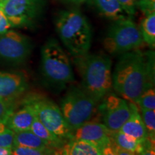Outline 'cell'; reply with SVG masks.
<instances>
[{
	"instance_id": "1",
	"label": "cell",
	"mask_w": 155,
	"mask_h": 155,
	"mask_svg": "<svg viewBox=\"0 0 155 155\" xmlns=\"http://www.w3.org/2000/svg\"><path fill=\"white\" fill-rule=\"evenodd\" d=\"M147 87L144 54L138 49L121 54L112 72V88L125 100L137 105Z\"/></svg>"
},
{
	"instance_id": "2",
	"label": "cell",
	"mask_w": 155,
	"mask_h": 155,
	"mask_svg": "<svg viewBox=\"0 0 155 155\" xmlns=\"http://www.w3.org/2000/svg\"><path fill=\"white\" fill-rule=\"evenodd\" d=\"M73 62L81 80V87L99 103L112 89V61L104 53H88L74 56Z\"/></svg>"
},
{
	"instance_id": "3",
	"label": "cell",
	"mask_w": 155,
	"mask_h": 155,
	"mask_svg": "<svg viewBox=\"0 0 155 155\" xmlns=\"http://www.w3.org/2000/svg\"><path fill=\"white\" fill-rule=\"evenodd\" d=\"M55 28L71 55L88 53L91 46L92 29L86 17L78 9L60 12L55 19Z\"/></svg>"
},
{
	"instance_id": "4",
	"label": "cell",
	"mask_w": 155,
	"mask_h": 155,
	"mask_svg": "<svg viewBox=\"0 0 155 155\" xmlns=\"http://www.w3.org/2000/svg\"><path fill=\"white\" fill-rule=\"evenodd\" d=\"M41 73L47 84L62 90L75 77L68 55L55 39H49L41 48Z\"/></svg>"
},
{
	"instance_id": "5",
	"label": "cell",
	"mask_w": 155,
	"mask_h": 155,
	"mask_svg": "<svg viewBox=\"0 0 155 155\" xmlns=\"http://www.w3.org/2000/svg\"><path fill=\"white\" fill-rule=\"evenodd\" d=\"M98 104L82 87L73 86L61 98L60 108L67 124L73 131L95 116Z\"/></svg>"
},
{
	"instance_id": "6",
	"label": "cell",
	"mask_w": 155,
	"mask_h": 155,
	"mask_svg": "<svg viewBox=\"0 0 155 155\" xmlns=\"http://www.w3.org/2000/svg\"><path fill=\"white\" fill-rule=\"evenodd\" d=\"M144 42L140 29L128 17L114 21L108 30L103 45L108 53L121 55L138 49Z\"/></svg>"
},
{
	"instance_id": "7",
	"label": "cell",
	"mask_w": 155,
	"mask_h": 155,
	"mask_svg": "<svg viewBox=\"0 0 155 155\" xmlns=\"http://www.w3.org/2000/svg\"><path fill=\"white\" fill-rule=\"evenodd\" d=\"M22 101L32 107L37 119L48 130L65 141L72 139L73 131L64 119L61 108L53 101L39 96H28Z\"/></svg>"
},
{
	"instance_id": "8",
	"label": "cell",
	"mask_w": 155,
	"mask_h": 155,
	"mask_svg": "<svg viewBox=\"0 0 155 155\" xmlns=\"http://www.w3.org/2000/svg\"><path fill=\"white\" fill-rule=\"evenodd\" d=\"M44 4L43 0H8L0 7L12 28H30L42 15Z\"/></svg>"
},
{
	"instance_id": "9",
	"label": "cell",
	"mask_w": 155,
	"mask_h": 155,
	"mask_svg": "<svg viewBox=\"0 0 155 155\" xmlns=\"http://www.w3.org/2000/svg\"><path fill=\"white\" fill-rule=\"evenodd\" d=\"M98 104L97 113L106 127L111 131H118L122 125L130 117L132 106L124 98H121L114 94L106 95ZM99 102V103H100Z\"/></svg>"
},
{
	"instance_id": "10",
	"label": "cell",
	"mask_w": 155,
	"mask_h": 155,
	"mask_svg": "<svg viewBox=\"0 0 155 155\" xmlns=\"http://www.w3.org/2000/svg\"><path fill=\"white\" fill-rule=\"evenodd\" d=\"M32 42L28 37L15 30L0 35V61L11 65L24 63L32 53Z\"/></svg>"
},
{
	"instance_id": "11",
	"label": "cell",
	"mask_w": 155,
	"mask_h": 155,
	"mask_svg": "<svg viewBox=\"0 0 155 155\" xmlns=\"http://www.w3.org/2000/svg\"><path fill=\"white\" fill-rule=\"evenodd\" d=\"M98 118V116H94L91 119L75 129L73 131L71 139L88 141L96 145L101 151L109 146L113 141L112 134L114 131H110Z\"/></svg>"
},
{
	"instance_id": "12",
	"label": "cell",
	"mask_w": 155,
	"mask_h": 155,
	"mask_svg": "<svg viewBox=\"0 0 155 155\" xmlns=\"http://www.w3.org/2000/svg\"><path fill=\"white\" fill-rule=\"evenodd\" d=\"M28 88V81L25 74L0 71V98L17 99Z\"/></svg>"
},
{
	"instance_id": "13",
	"label": "cell",
	"mask_w": 155,
	"mask_h": 155,
	"mask_svg": "<svg viewBox=\"0 0 155 155\" xmlns=\"http://www.w3.org/2000/svg\"><path fill=\"white\" fill-rule=\"evenodd\" d=\"M35 118V114L32 107L22 101L20 106L17 105L6 119V122L14 132H18L30 130Z\"/></svg>"
},
{
	"instance_id": "14",
	"label": "cell",
	"mask_w": 155,
	"mask_h": 155,
	"mask_svg": "<svg viewBox=\"0 0 155 155\" xmlns=\"http://www.w3.org/2000/svg\"><path fill=\"white\" fill-rule=\"evenodd\" d=\"M100 15L113 21L129 17L117 0H86Z\"/></svg>"
},
{
	"instance_id": "15",
	"label": "cell",
	"mask_w": 155,
	"mask_h": 155,
	"mask_svg": "<svg viewBox=\"0 0 155 155\" xmlns=\"http://www.w3.org/2000/svg\"><path fill=\"white\" fill-rule=\"evenodd\" d=\"M119 131L141 141L148 138V133L136 104H134L130 117L122 125Z\"/></svg>"
},
{
	"instance_id": "16",
	"label": "cell",
	"mask_w": 155,
	"mask_h": 155,
	"mask_svg": "<svg viewBox=\"0 0 155 155\" xmlns=\"http://www.w3.org/2000/svg\"><path fill=\"white\" fill-rule=\"evenodd\" d=\"M65 155H103L101 150L96 145L83 140L71 139L65 143L61 150Z\"/></svg>"
},
{
	"instance_id": "17",
	"label": "cell",
	"mask_w": 155,
	"mask_h": 155,
	"mask_svg": "<svg viewBox=\"0 0 155 155\" xmlns=\"http://www.w3.org/2000/svg\"><path fill=\"white\" fill-rule=\"evenodd\" d=\"M30 130L47 144L50 148L55 150L61 154V150L65 144V140L58 137V136L50 131L39 120L35 118L30 127Z\"/></svg>"
},
{
	"instance_id": "18",
	"label": "cell",
	"mask_w": 155,
	"mask_h": 155,
	"mask_svg": "<svg viewBox=\"0 0 155 155\" xmlns=\"http://www.w3.org/2000/svg\"><path fill=\"white\" fill-rule=\"evenodd\" d=\"M14 146H20L40 150H53L47 146V144L30 130L15 132Z\"/></svg>"
},
{
	"instance_id": "19",
	"label": "cell",
	"mask_w": 155,
	"mask_h": 155,
	"mask_svg": "<svg viewBox=\"0 0 155 155\" xmlns=\"http://www.w3.org/2000/svg\"><path fill=\"white\" fill-rule=\"evenodd\" d=\"M141 34L143 40L149 47L154 49L155 46V12L146 15L141 25Z\"/></svg>"
},
{
	"instance_id": "20",
	"label": "cell",
	"mask_w": 155,
	"mask_h": 155,
	"mask_svg": "<svg viewBox=\"0 0 155 155\" xmlns=\"http://www.w3.org/2000/svg\"><path fill=\"white\" fill-rule=\"evenodd\" d=\"M141 116L148 133L149 138L154 140L155 109H141Z\"/></svg>"
},
{
	"instance_id": "21",
	"label": "cell",
	"mask_w": 155,
	"mask_h": 155,
	"mask_svg": "<svg viewBox=\"0 0 155 155\" xmlns=\"http://www.w3.org/2000/svg\"><path fill=\"white\" fill-rule=\"evenodd\" d=\"M15 134L7 124L6 120L0 121V147L12 148L14 146Z\"/></svg>"
},
{
	"instance_id": "22",
	"label": "cell",
	"mask_w": 155,
	"mask_h": 155,
	"mask_svg": "<svg viewBox=\"0 0 155 155\" xmlns=\"http://www.w3.org/2000/svg\"><path fill=\"white\" fill-rule=\"evenodd\" d=\"M140 109H155V90L154 87L144 89L137 104Z\"/></svg>"
},
{
	"instance_id": "23",
	"label": "cell",
	"mask_w": 155,
	"mask_h": 155,
	"mask_svg": "<svg viewBox=\"0 0 155 155\" xmlns=\"http://www.w3.org/2000/svg\"><path fill=\"white\" fill-rule=\"evenodd\" d=\"M58 152L55 150H40V149L30 148L20 146H13V155H45L57 154Z\"/></svg>"
},
{
	"instance_id": "24",
	"label": "cell",
	"mask_w": 155,
	"mask_h": 155,
	"mask_svg": "<svg viewBox=\"0 0 155 155\" xmlns=\"http://www.w3.org/2000/svg\"><path fill=\"white\" fill-rule=\"evenodd\" d=\"M16 101L17 99L0 98V121L6 120L11 112L17 107Z\"/></svg>"
},
{
	"instance_id": "25",
	"label": "cell",
	"mask_w": 155,
	"mask_h": 155,
	"mask_svg": "<svg viewBox=\"0 0 155 155\" xmlns=\"http://www.w3.org/2000/svg\"><path fill=\"white\" fill-rule=\"evenodd\" d=\"M143 12L146 15L154 12L155 0H140L138 3H136Z\"/></svg>"
},
{
	"instance_id": "26",
	"label": "cell",
	"mask_w": 155,
	"mask_h": 155,
	"mask_svg": "<svg viewBox=\"0 0 155 155\" xmlns=\"http://www.w3.org/2000/svg\"><path fill=\"white\" fill-rule=\"evenodd\" d=\"M122 6L126 12L129 17L133 16L136 12V2L135 0H117Z\"/></svg>"
},
{
	"instance_id": "27",
	"label": "cell",
	"mask_w": 155,
	"mask_h": 155,
	"mask_svg": "<svg viewBox=\"0 0 155 155\" xmlns=\"http://www.w3.org/2000/svg\"><path fill=\"white\" fill-rule=\"evenodd\" d=\"M12 25L6 17V15L2 9L0 7V35L5 33L6 32L10 30Z\"/></svg>"
},
{
	"instance_id": "28",
	"label": "cell",
	"mask_w": 155,
	"mask_h": 155,
	"mask_svg": "<svg viewBox=\"0 0 155 155\" xmlns=\"http://www.w3.org/2000/svg\"><path fill=\"white\" fill-rule=\"evenodd\" d=\"M0 155H12V148L0 147Z\"/></svg>"
},
{
	"instance_id": "29",
	"label": "cell",
	"mask_w": 155,
	"mask_h": 155,
	"mask_svg": "<svg viewBox=\"0 0 155 155\" xmlns=\"http://www.w3.org/2000/svg\"><path fill=\"white\" fill-rule=\"evenodd\" d=\"M65 1L72 4H75V5H81V4H83L85 2H86V0H65Z\"/></svg>"
},
{
	"instance_id": "30",
	"label": "cell",
	"mask_w": 155,
	"mask_h": 155,
	"mask_svg": "<svg viewBox=\"0 0 155 155\" xmlns=\"http://www.w3.org/2000/svg\"><path fill=\"white\" fill-rule=\"evenodd\" d=\"M7 1H8V0H0V6L4 5V4H5V2H7Z\"/></svg>"
}]
</instances>
